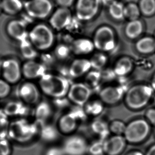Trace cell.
Masks as SVG:
<instances>
[{"instance_id": "cell-1", "label": "cell", "mask_w": 155, "mask_h": 155, "mask_svg": "<svg viewBox=\"0 0 155 155\" xmlns=\"http://www.w3.org/2000/svg\"><path fill=\"white\" fill-rule=\"evenodd\" d=\"M38 81L41 93L51 100L67 96L72 83L68 78L48 72Z\"/></svg>"}, {"instance_id": "cell-2", "label": "cell", "mask_w": 155, "mask_h": 155, "mask_svg": "<svg viewBox=\"0 0 155 155\" xmlns=\"http://www.w3.org/2000/svg\"><path fill=\"white\" fill-rule=\"evenodd\" d=\"M28 39L38 52H48L54 45V30L44 23L37 24L29 30Z\"/></svg>"}, {"instance_id": "cell-3", "label": "cell", "mask_w": 155, "mask_h": 155, "mask_svg": "<svg viewBox=\"0 0 155 155\" xmlns=\"http://www.w3.org/2000/svg\"><path fill=\"white\" fill-rule=\"evenodd\" d=\"M92 40L96 50L107 54L114 52L118 46L116 33L108 25L98 27L94 33Z\"/></svg>"}, {"instance_id": "cell-4", "label": "cell", "mask_w": 155, "mask_h": 155, "mask_svg": "<svg viewBox=\"0 0 155 155\" xmlns=\"http://www.w3.org/2000/svg\"><path fill=\"white\" fill-rule=\"evenodd\" d=\"M153 90V87L144 85L130 87L124 97L126 106L132 110H138L144 107L152 97Z\"/></svg>"}, {"instance_id": "cell-5", "label": "cell", "mask_w": 155, "mask_h": 155, "mask_svg": "<svg viewBox=\"0 0 155 155\" xmlns=\"http://www.w3.org/2000/svg\"><path fill=\"white\" fill-rule=\"evenodd\" d=\"M24 11L32 20H43L52 13L54 4L51 0H25Z\"/></svg>"}, {"instance_id": "cell-6", "label": "cell", "mask_w": 155, "mask_h": 155, "mask_svg": "<svg viewBox=\"0 0 155 155\" xmlns=\"http://www.w3.org/2000/svg\"><path fill=\"white\" fill-rule=\"evenodd\" d=\"M74 5V16L83 23L96 18L103 5L102 0H76Z\"/></svg>"}, {"instance_id": "cell-7", "label": "cell", "mask_w": 155, "mask_h": 155, "mask_svg": "<svg viewBox=\"0 0 155 155\" xmlns=\"http://www.w3.org/2000/svg\"><path fill=\"white\" fill-rule=\"evenodd\" d=\"M150 127L145 120H134L127 124L124 136L127 143H137L144 140L149 133Z\"/></svg>"}, {"instance_id": "cell-8", "label": "cell", "mask_w": 155, "mask_h": 155, "mask_svg": "<svg viewBox=\"0 0 155 155\" xmlns=\"http://www.w3.org/2000/svg\"><path fill=\"white\" fill-rule=\"evenodd\" d=\"M65 137L61 144L65 155H87L89 142L84 136L76 133Z\"/></svg>"}, {"instance_id": "cell-9", "label": "cell", "mask_w": 155, "mask_h": 155, "mask_svg": "<svg viewBox=\"0 0 155 155\" xmlns=\"http://www.w3.org/2000/svg\"><path fill=\"white\" fill-rule=\"evenodd\" d=\"M93 92L83 82L71 83L67 97L72 105L84 106L92 98Z\"/></svg>"}, {"instance_id": "cell-10", "label": "cell", "mask_w": 155, "mask_h": 155, "mask_svg": "<svg viewBox=\"0 0 155 155\" xmlns=\"http://www.w3.org/2000/svg\"><path fill=\"white\" fill-rule=\"evenodd\" d=\"M126 91L117 84H108L102 86L97 97L106 106H114L124 100Z\"/></svg>"}, {"instance_id": "cell-11", "label": "cell", "mask_w": 155, "mask_h": 155, "mask_svg": "<svg viewBox=\"0 0 155 155\" xmlns=\"http://www.w3.org/2000/svg\"><path fill=\"white\" fill-rule=\"evenodd\" d=\"M74 15L70 8L59 7L49 17V25L54 31L66 30L71 24Z\"/></svg>"}, {"instance_id": "cell-12", "label": "cell", "mask_w": 155, "mask_h": 155, "mask_svg": "<svg viewBox=\"0 0 155 155\" xmlns=\"http://www.w3.org/2000/svg\"><path fill=\"white\" fill-rule=\"evenodd\" d=\"M2 73L4 80L10 84L16 83L22 75V66L17 59L7 58L3 61Z\"/></svg>"}, {"instance_id": "cell-13", "label": "cell", "mask_w": 155, "mask_h": 155, "mask_svg": "<svg viewBox=\"0 0 155 155\" xmlns=\"http://www.w3.org/2000/svg\"><path fill=\"white\" fill-rule=\"evenodd\" d=\"M55 125L61 134L67 136L76 133L80 124L68 110L59 116Z\"/></svg>"}, {"instance_id": "cell-14", "label": "cell", "mask_w": 155, "mask_h": 155, "mask_svg": "<svg viewBox=\"0 0 155 155\" xmlns=\"http://www.w3.org/2000/svg\"><path fill=\"white\" fill-rule=\"evenodd\" d=\"M41 93L38 85L29 81L21 85L18 89V95L23 102L32 105H36L41 101Z\"/></svg>"}, {"instance_id": "cell-15", "label": "cell", "mask_w": 155, "mask_h": 155, "mask_svg": "<svg viewBox=\"0 0 155 155\" xmlns=\"http://www.w3.org/2000/svg\"><path fill=\"white\" fill-rule=\"evenodd\" d=\"M28 23L22 18L13 19L7 23L6 32L11 38L20 42L28 38Z\"/></svg>"}, {"instance_id": "cell-16", "label": "cell", "mask_w": 155, "mask_h": 155, "mask_svg": "<svg viewBox=\"0 0 155 155\" xmlns=\"http://www.w3.org/2000/svg\"><path fill=\"white\" fill-rule=\"evenodd\" d=\"M70 80H77L84 77L92 70L90 60L85 57H78L68 65Z\"/></svg>"}, {"instance_id": "cell-17", "label": "cell", "mask_w": 155, "mask_h": 155, "mask_svg": "<svg viewBox=\"0 0 155 155\" xmlns=\"http://www.w3.org/2000/svg\"><path fill=\"white\" fill-rule=\"evenodd\" d=\"M22 75L29 80L41 79L46 73L48 68L41 62L26 61L22 66Z\"/></svg>"}, {"instance_id": "cell-18", "label": "cell", "mask_w": 155, "mask_h": 155, "mask_svg": "<svg viewBox=\"0 0 155 155\" xmlns=\"http://www.w3.org/2000/svg\"><path fill=\"white\" fill-rule=\"evenodd\" d=\"M54 110L51 101L42 100L36 105L34 111L35 122L40 126L47 123L53 116Z\"/></svg>"}, {"instance_id": "cell-19", "label": "cell", "mask_w": 155, "mask_h": 155, "mask_svg": "<svg viewBox=\"0 0 155 155\" xmlns=\"http://www.w3.org/2000/svg\"><path fill=\"white\" fill-rule=\"evenodd\" d=\"M126 140L124 136L111 135L104 141L105 155H120L126 147Z\"/></svg>"}, {"instance_id": "cell-20", "label": "cell", "mask_w": 155, "mask_h": 155, "mask_svg": "<svg viewBox=\"0 0 155 155\" xmlns=\"http://www.w3.org/2000/svg\"><path fill=\"white\" fill-rule=\"evenodd\" d=\"M70 45L72 53L78 57H84L92 54L95 50L92 39L87 37L74 39Z\"/></svg>"}, {"instance_id": "cell-21", "label": "cell", "mask_w": 155, "mask_h": 155, "mask_svg": "<svg viewBox=\"0 0 155 155\" xmlns=\"http://www.w3.org/2000/svg\"><path fill=\"white\" fill-rule=\"evenodd\" d=\"M61 135L56 125L48 123L40 126L39 136L43 142L49 145L56 144Z\"/></svg>"}, {"instance_id": "cell-22", "label": "cell", "mask_w": 155, "mask_h": 155, "mask_svg": "<svg viewBox=\"0 0 155 155\" xmlns=\"http://www.w3.org/2000/svg\"><path fill=\"white\" fill-rule=\"evenodd\" d=\"M108 123L100 117L93 119L89 125L90 131L97 136V138L104 141L111 135L108 128Z\"/></svg>"}, {"instance_id": "cell-23", "label": "cell", "mask_w": 155, "mask_h": 155, "mask_svg": "<svg viewBox=\"0 0 155 155\" xmlns=\"http://www.w3.org/2000/svg\"><path fill=\"white\" fill-rule=\"evenodd\" d=\"M88 118L93 119L100 117L104 111L106 106L98 98H92L84 106Z\"/></svg>"}, {"instance_id": "cell-24", "label": "cell", "mask_w": 155, "mask_h": 155, "mask_svg": "<svg viewBox=\"0 0 155 155\" xmlns=\"http://www.w3.org/2000/svg\"><path fill=\"white\" fill-rule=\"evenodd\" d=\"M112 67L117 77H126L132 71L133 64L129 57L124 56L117 59Z\"/></svg>"}, {"instance_id": "cell-25", "label": "cell", "mask_w": 155, "mask_h": 155, "mask_svg": "<svg viewBox=\"0 0 155 155\" xmlns=\"http://www.w3.org/2000/svg\"><path fill=\"white\" fill-rule=\"evenodd\" d=\"M24 4L23 0H2V10L9 15H16L24 11Z\"/></svg>"}, {"instance_id": "cell-26", "label": "cell", "mask_w": 155, "mask_h": 155, "mask_svg": "<svg viewBox=\"0 0 155 155\" xmlns=\"http://www.w3.org/2000/svg\"><path fill=\"white\" fill-rule=\"evenodd\" d=\"M84 78L83 82L91 88L93 93L96 90L98 93L102 87L101 84L103 83L101 71L92 69L86 75Z\"/></svg>"}, {"instance_id": "cell-27", "label": "cell", "mask_w": 155, "mask_h": 155, "mask_svg": "<svg viewBox=\"0 0 155 155\" xmlns=\"http://www.w3.org/2000/svg\"><path fill=\"white\" fill-rule=\"evenodd\" d=\"M125 5L122 2L115 1L107 6V12L109 17L114 22H121L125 18Z\"/></svg>"}, {"instance_id": "cell-28", "label": "cell", "mask_w": 155, "mask_h": 155, "mask_svg": "<svg viewBox=\"0 0 155 155\" xmlns=\"http://www.w3.org/2000/svg\"><path fill=\"white\" fill-rule=\"evenodd\" d=\"M89 59L92 69L93 70L102 71L107 67L109 62L108 54L98 51L93 54Z\"/></svg>"}, {"instance_id": "cell-29", "label": "cell", "mask_w": 155, "mask_h": 155, "mask_svg": "<svg viewBox=\"0 0 155 155\" xmlns=\"http://www.w3.org/2000/svg\"><path fill=\"white\" fill-rule=\"evenodd\" d=\"M20 52L26 61L35 60L38 56V51L32 44L29 39L20 42Z\"/></svg>"}, {"instance_id": "cell-30", "label": "cell", "mask_w": 155, "mask_h": 155, "mask_svg": "<svg viewBox=\"0 0 155 155\" xmlns=\"http://www.w3.org/2000/svg\"><path fill=\"white\" fill-rule=\"evenodd\" d=\"M143 25L141 21L137 20L129 21L125 28V34L129 39L137 38L142 33Z\"/></svg>"}, {"instance_id": "cell-31", "label": "cell", "mask_w": 155, "mask_h": 155, "mask_svg": "<svg viewBox=\"0 0 155 155\" xmlns=\"http://www.w3.org/2000/svg\"><path fill=\"white\" fill-rule=\"evenodd\" d=\"M72 53L71 45L63 42L57 44L54 47L53 52L56 60L62 62L67 60Z\"/></svg>"}, {"instance_id": "cell-32", "label": "cell", "mask_w": 155, "mask_h": 155, "mask_svg": "<svg viewBox=\"0 0 155 155\" xmlns=\"http://www.w3.org/2000/svg\"><path fill=\"white\" fill-rule=\"evenodd\" d=\"M136 47L137 51L142 53H150L155 50V41L151 37H143L137 41Z\"/></svg>"}, {"instance_id": "cell-33", "label": "cell", "mask_w": 155, "mask_h": 155, "mask_svg": "<svg viewBox=\"0 0 155 155\" xmlns=\"http://www.w3.org/2000/svg\"><path fill=\"white\" fill-rule=\"evenodd\" d=\"M88 155H105L104 141L96 138L89 142L87 149Z\"/></svg>"}, {"instance_id": "cell-34", "label": "cell", "mask_w": 155, "mask_h": 155, "mask_svg": "<svg viewBox=\"0 0 155 155\" xmlns=\"http://www.w3.org/2000/svg\"><path fill=\"white\" fill-rule=\"evenodd\" d=\"M127 124L122 120L114 119L108 123V128L111 135L124 136Z\"/></svg>"}, {"instance_id": "cell-35", "label": "cell", "mask_w": 155, "mask_h": 155, "mask_svg": "<svg viewBox=\"0 0 155 155\" xmlns=\"http://www.w3.org/2000/svg\"><path fill=\"white\" fill-rule=\"evenodd\" d=\"M51 102L54 110L60 112H67L72 106L67 96L51 99Z\"/></svg>"}, {"instance_id": "cell-36", "label": "cell", "mask_w": 155, "mask_h": 155, "mask_svg": "<svg viewBox=\"0 0 155 155\" xmlns=\"http://www.w3.org/2000/svg\"><path fill=\"white\" fill-rule=\"evenodd\" d=\"M125 17L129 21L137 20L140 14V9L136 4L130 3L125 5Z\"/></svg>"}, {"instance_id": "cell-37", "label": "cell", "mask_w": 155, "mask_h": 155, "mask_svg": "<svg viewBox=\"0 0 155 155\" xmlns=\"http://www.w3.org/2000/svg\"><path fill=\"white\" fill-rule=\"evenodd\" d=\"M139 8L145 15H152L155 12V0H141Z\"/></svg>"}, {"instance_id": "cell-38", "label": "cell", "mask_w": 155, "mask_h": 155, "mask_svg": "<svg viewBox=\"0 0 155 155\" xmlns=\"http://www.w3.org/2000/svg\"><path fill=\"white\" fill-rule=\"evenodd\" d=\"M102 83H107L116 81L117 76L114 72L113 67H107L101 71Z\"/></svg>"}, {"instance_id": "cell-39", "label": "cell", "mask_w": 155, "mask_h": 155, "mask_svg": "<svg viewBox=\"0 0 155 155\" xmlns=\"http://www.w3.org/2000/svg\"><path fill=\"white\" fill-rule=\"evenodd\" d=\"M44 155H65L61 145H49L45 152Z\"/></svg>"}, {"instance_id": "cell-40", "label": "cell", "mask_w": 155, "mask_h": 155, "mask_svg": "<svg viewBox=\"0 0 155 155\" xmlns=\"http://www.w3.org/2000/svg\"><path fill=\"white\" fill-rule=\"evenodd\" d=\"M22 105L20 103H8L5 108V113L9 115H14L22 113L21 111L19 110V109H22Z\"/></svg>"}, {"instance_id": "cell-41", "label": "cell", "mask_w": 155, "mask_h": 155, "mask_svg": "<svg viewBox=\"0 0 155 155\" xmlns=\"http://www.w3.org/2000/svg\"><path fill=\"white\" fill-rule=\"evenodd\" d=\"M47 52H44V54L41 56L40 62L48 69L49 67L52 66L54 64L57 60L53 53H49Z\"/></svg>"}, {"instance_id": "cell-42", "label": "cell", "mask_w": 155, "mask_h": 155, "mask_svg": "<svg viewBox=\"0 0 155 155\" xmlns=\"http://www.w3.org/2000/svg\"><path fill=\"white\" fill-rule=\"evenodd\" d=\"M11 92V86L9 83L4 80L0 79V99L7 97Z\"/></svg>"}, {"instance_id": "cell-43", "label": "cell", "mask_w": 155, "mask_h": 155, "mask_svg": "<svg viewBox=\"0 0 155 155\" xmlns=\"http://www.w3.org/2000/svg\"><path fill=\"white\" fill-rule=\"evenodd\" d=\"M12 147L9 142L6 139L0 140V155H10Z\"/></svg>"}, {"instance_id": "cell-44", "label": "cell", "mask_w": 155, "mask_h": 155, "mask_svg": "<svg viewBox=\"0 0 155 155\" xmlns=\"http://www.w3.org/2000/svg\"><path fill=\"white\" fill-rule=\"evenodd\" d=\"M76 0H55V2L59 7L70 8L74 4Z\"/></svg>"}, {"instance_id": "cell-45", "label": "cell", "mask_w": 155, "mask_h": 155, "mask_svg": "<svg viewBox=\"0 0 155 155\" xmlns=\"http://www.w3.org/2000/svg\"><path fill=\"white\" fill-rule=\"evenodd\" d=\"M147 117L152 124L155 125V109L148 110L147 113Z\"/></svg>"}, {"instance_id": "cell-46", "label": "cell", "mask_w": 155, "mask_h": 155, "mask_svg": "<svg viewBox=\"0 0 155 155\" xmlns=\"http://www.w3.org/2000/svg\"><path fill=\"white\" fill-rule=\"evenodd\" d=\"M145 155H155V145L150 147Z\"/></svg>"}, {"instance_id": "cell-47", "label": "cell", "mask_w": 155, "mask_h": 155, "mask_svg": "<svg viewBox=\"0 0 155 155\" xmlns=\"http://www.w3.org/2000/svg\"><path fill=\"white\" fill-rule=\"evenodd\" d=\"M116 1H118V0H102L103 5H106L107 6L113 2Z\"/></svg>"}, {"instance_id": "cell-48", "label": "cell", "mask_w": 155, "mask_h": 155, "mask_svg": "<svg viewBox=\"0 0 155 155\" xmlns=\"http://www.w3.org/2000/svg\"><path fill=\"white\" fill-rule=\"evenodd\" d=\"M126 155H145V154L140 151H134V152L128 153Z\"/></svg>"}, {"instance_id": "cell-49", "label": "cell", "mask_w": 155, "mask_h": 155, "mask_svg": "<svg viewBox=\"0 0 155 155\" xmlns=\"http://www.w3.org/2000/svg\"><path fill=\"white\" fill-rule=\"evenodd\" d=\"M152 86L154 90H155V75L153 78V81H152Z\"/></svg>"}, {"instance_id": "cell-50", "label": "cell", "mask_w": 155, "mask_h": 155, "mask_svg": "<svg viewBox=\"0 0 155 155\" xmlns=\"http://www.w3.org/2000/svg\"><path fill=\"white\" fill-rule=\"evenodd\" d=\"M3 61V60L0 59V73H2V67Z\"/></svg>"}, {"instance_id": "cell-51", "label": "cell", "mask_w": 155, "mask_h": 155, "mask_svg": "<svg viewBox=\"0 0 155 155\" xmlns=\"http://www.w3.org/2000/svg\"><path fill=\"white\" fill-rule=\"evenodd\" d=\"M1 11H2V5H1V1H0V12H1Z\"/></svg>"}, {"instance_id": "cell-52", "label": "cell", "mask_w": 155, "mask_h": 155, "mask_svg": "<svg viewBox=\"0 0 155 155\" xmlns=\"http://www.w3.org/2000/svg\"></svg>"}, {"instance_id": "cell-53", "label": "cell", "mask_w": 155, "mask_h": 155, "mask_svg": "<svg viewBox=\"0 0 155 155\" xmlns=\"http://www.w3.org/2000/svg\"></svg>"}]
</instances>
